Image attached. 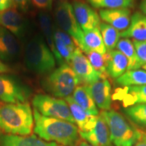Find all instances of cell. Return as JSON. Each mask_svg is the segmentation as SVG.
I'll return each mask as SVG.
<instances>
[{
	"mask_svg": "<svg viewBox=\"0 0 146 146\" xmlns=\"http://www.w3.org/2000/svg\"><path fill=\"white\" fill-rule=\"evenodd\" d=\"M33 116L34 132L41 139L62 146H75L81 141L79 130L74 124L43 116L35 108Z\"/></svg>",
	"mask_w": 146,
	"mask_h": 146,
	"instance_id": "obj_1",
	"label": "cell"
},
{
	"mask_svg": "<svg viewBox=\"0 0 146 146\" xmlns=\"http://www.w3.org/2000/svg\"><path fill=\"white\" fill-rule=\"evenodd\" d=\"M33 113L28 102L0 103V129L5 134L29 135L33 131Z\"/></svg>",
	"mask_w": 146,
	"mask_h": 146,
	"instance_id": "obj_2",
	"label": "cell"
},
{
	"mask_svg": "<svg viewBox=\"0 0 146 146\" xmlns=\"http://www.w3.org/2000/svg\"><path fill=\"white\" fill-rule=\"evenodd\" d=\"M25 63L27 68L39 75L50 74L56 66V58L43 37L36 35L25 47Z\"/></svg>",
	"mask_w": 146,
	"mask_h": 146,
	"instance_id": "obj_3",
	"label": "cell"
},
{
	"mask_svg": "<svg viewBox=\"0 0 146 146\" xmlns=\"http://www.w3.org/2000/svg\"><path fill=\"white\" fill-rule=\"evenodd\" d=\"M100 114L106 122L111 141L115 146H134L141 140L143 131L131 125L120 113L110 110Z\"/></svg>",
	"mask_w": 146,
	"mask_h": 146,
	"instance_id": "obj_4",
	"label": "cell"
},
{
	"mask_svg": "<svg viewBox=\"0 0 146 146\" xmlns=\"http://www.w3.org/2000/svg\"><path fill=\"white\" fill-rule=\"evenodd\" d=\"M78 84L75 73L70 66L64 64L45 76L42 87L55 98H66L73 94Z\"/></svg>",
	"mask_w": 146,
	"mask_h": 146,
	"instance_id": "obj_5",
	"label": "cell"
},
{
	"mask_svg": "<svg viewBox=\"0 0 146 146\" xmlns=\"http://www.w3.org/2000/svg\"><path fill=\"white\" fill-rule=\"evenodd\" d=\"M54 18L56 26L69 35L76 46L82 50L84 32L76 21L72 3L66 0H60L56 5Z\"/></svg>",
	"mask_w": 146,
	"mask_h": 146,
	"instance_id": "obj_6",
	"label": "cell"
},
{
	"mask_svg": "<svg viewBox=\"0 0 146 146\" xmlns=\"http://www.w3.org/2000/svg\"><path fill=\"white\" fill-rule=\"evenodd\" d=\"M32 104L34 108L43 116L75 123L65 100L48 95L36 94L33 98Z\"/></svg>",
	"mask_w": 146,
	"mask_h": 146,
	"instance_id": "obj_7",
	"label": "cell"
},
{
	"mask_svg": "<svg viewBox=\"0 0 146 146\" xmlns=\"http://www.w3.org/2000/svg\"><path fill=\"white\" fill-rule=\"evenodd\" d=\"M31 89L8 74H0V101L6 104L27 102L31 96Z\"/></svg>",
	"mask_w": 146,
	"mask_h": 146,
	"instance_id": "obj_8",
	"label": "cell"
},
{
	"mask_svg": "<svg viewBox=\"0 0 146 146\" xmlns=\"http://www.w3.org/2000/svg\"><path fill=\"white\" fill-rule=\"evenodd\" d=\"M68 65L78 77L79 84L83 85H89L101 78L79 47H76Z\"/></svg>",
	"mask_w": 146,
	"mask_h": 146,
	"instance_id": "obj_9",
	"label": "cell"
},
{
	"mask_svg": "<svg viewBox=\"0 0 146 146\" xmlns=\"http://www.w3.org/2000/svg\"><path fill=\"white\" fill-rule=\"evenodd\" d=\"M72 5L76 21L83 32L99 28L101 19L98 12L90 5L81 0H74Z\"/></svg>",
	"mask_w": 146,
	"mask_h": 146,
	"instance_id": "obj_10",
	"label": "cell"
},
{
	"mask_svg": "<svg viewBox=\"0 0 146 146\" xmlns=\"http://www.w3.org/2000/svg\"><path fill=\"white\" fill-rule=\"evenodd\" d=\"M0 26L7 29L18 39H22L27 33L28 25L19 10L10 8L0 12Z\"/></svg>",
	"mask_w": 146,
	"mask_h": 146,
	"instance_id": "obj_11",
	"label": "cell"
},
{
	"mask_svg": "<svg viewBox=\"0 0 146 146\" xmlns=\"http://www.w3.org/2000/svg\"><path fill=\"white\" fill-rule=\"evenodd\" d=\"M112 100L122 104L124 108L146 104V85L119 87L112 94Z\"/></svg>",
	"mask_w": 146,
	"mask_h": 146,
	"instance_id": "obj_12",
	"label": "cell"
},
{
	"mask_svg": "<svg viewBox=\"0 0 146 146\" xmlns=\"http://www.w3.org/2000/svg\"><path fill=\"white\" fill-rule=\"evenodd\" d=\"M79 134L83 139L93 146H113L108 127L101 114L97 117L94 129L87 132L79 131Z\"/></svg>",
	"mask_w": 146,
	"mask_h": 146,
	"instance_id": "obj_13",
	"label": "cell"
},
{
	"mask_svg": "<svg viewBox=\"0 0 146 146\" xmlns=\"http://www.w3.org/2000/svg\"><path fill=\"white\" fill-rule=\"evenodd\" d=\"M21 55V45L18 38L0 26V61L12 62Z\"/></svg>",
	"mask_w": 146,
	"mask_h": 146,
	"instance_id": "obj_14",
	"label": "cell"
},
{
	"mask_svg": "<svg viewBox=\"0 0 146 146\" xmlns=\"http://www.w3.org/2000/svg\"><path fill=\"white\" fill-rule=\"evenodd\" d=\"M97 107L102 111L110 110L112 106V87L108 78H100L87 85Z\"/></svg>",
	"mask_w": 146,
	"mask_h": 146,
	"instance_id": "obj_15",
	"label": "cell"
},
{
	"mask_svg": "<svg viewBox=\"0 0 146 146\" xmlns=\"http://www.w3.org/2000/svg\"><path fill=\"white\" fill-rule=\"evenodd\" d=\"M100 19L118 31L127 30L131 23V10L129 9H112L100 10Z\"/></svg>",
	"mask_w": 146,
	"mask_h": 146,
	"instance_id": "obj_16",
	"label": "cell"
},
{
	"mask_svg": "<svg viewBox=\"0 0 146 146\" xmlns=\"http://www.w3.org/2000/svg\"><path fill=\"white\" fill-rule=\"evenodd\" d=\"M65 101L68 104L74 123L77 125L79 131L87 132L94 129L98 116H94L86 112L74 102L72 96L65 98Z\"/></svg>",
	"mask_w": 146,
	"mask_h": 146,
	"instance_id": "obj_17",
	"label": "cell"
},
{
	"mask_svg": "<svg viewBox=\"0 0 146 146\" xmlns=\"http://www.w3.org/2000/svg\"><path fill=\"white\" fill-rule=\"evenodd\" d=\"M0 146H62L35 135H14L0 133Z\"/></svg>",
	"mask_w": 146,
	"mask_h": 146,
	"instance_id": "obj_18",
	"label": "cell"
},
{
	"mask_svg": "<svg viewBox=\"0 0 146 146\" xmlns=\"http://www.w3.org/2000/svg\"><path fill=\"white\" fill-rule=\"evenodd\" d=\"M120 36L133 39L135 41H146V16L137 12L131 16V23L127 30L120 33Z\"/></svg>",
	"mask_w": 146,
	"mask_h": 146,
	"instance_id": "obj_19",
	"label": "cell"
},
{
	"mask_svg": "<svg viewBox=\"0 0 146 146\" xmlns=\"http://www.w3.org/2000/svg\"><path fill=\"white\" fill-rule=\"evenodd\" d=\"M72 98L74 102L89 114L98 116L99 110L90 94L87 85L77 86L74 89Z\"/></svg>",
	"mask_w": 146,
	"mask_h": 146,
	"instance_id": "obj_20",
	"label": "cell"
},
{
	"mask_svg": "<svg viewBox=\"0 0 146 146\" xmlns=\"http://www.w3.org/2000/svg\"><path fill=\"white\" fill-rule=\"evenodd\" d=\"M109 53L110 60L107 68L108 75L116 79L127 70L128 60L124 54L117 50L110 51Z\"/></svg>",
	"mask_w": 146,
	"mask_h": 146,
	"instance_id": "obj_21",
	"label": "cell"
},
{
	"mask_svg": "<svg viewBox=\"0 0 146 146\" xmlns=\"http://www.w3.org/2000/svg\"><path fill=\"white\" fill-rule=\"evenodd\" d=\"M116 49L120 51L127 58L128 60L127 70H137V69H139L143 66L140 60L139 59L133 42L129 39L123 38L119 40Z\"/></svg>",
	"mask_w": 146,
	"mask_h": 146,
	"instance_id": "obj_22",
	"label": "cell"
},
{
	"mask_svg": "<svg viewBox=\"0 0 146 146\" xmlns=\"http://www.w3.org/2000/svg\"><path fill=\"white\" fill-rule=\"evenodd\" d=\"M82 51L83 53L90 51L100 54L107 52L99 28L84 32L83 47Z\"/></svg>",
	"mask_w": 146,
	"mask_h": 146,
	"instance_id": "obj_23",
	"label": "cell"
},
{
	"mask_svg": "<svg viewBox=\"0 0 146 146\" xmlns=\"http://www.w3.org/2000/svg\"><path fill=\"white\" fill-rule=\"evenodd\" d=\"M38 20H39V26L43 32V36H44L46 43L50 47L54 55L56 60L58 58V54L56 52V47L54 43V25L52 23V19L50 16L47 14L46 12H40L38 15Z\"/></svg>",
	"mask_w": 146,
	"mask_h": 146,
	"instance_id": "obj_24",
	"label": "cell"
},
{
	"mask_svg": "<svg viewBox=\"0 0 146 146\" xmlns=\"http://www.w3.org/2000/svg\"><path fill=\"white\" fill-rule=\"evenodd\" d=\"M120 87L140 86L146 85V71L141 69L127 70L123 75L116 79Z\"/></svg>",
	"mask_w": 146,
	"mask_h": 146,
	"instance_id": "obj_25",
	"label": "cell"
},
{
	"mask_svg": "<svg viewBox=\"0 0 146 146\" xmlns=\"http://www.w3.org/2000/svg\"><path fill=\"white\" fill-rule=\"evenodd\" d=\"M88 58L93 68L99 74L101 78H108L107 68L110 60V53L107 52L105 54H100L96 52H87L84 53Z\"/></svg>",
	"mask_w": 146,
	"mask_h": 146,
	"instance_id": "obj_26",
	"label": "cell"
},
{
	"mask_svg": "<svg viewBox=\"0 0 146 146\" xmlns=\"http://www.w3.org/2000/svg\"><path fill=\"white\" fill-rule=\"evenodd\" d=\"M99 29L107 52L115 50L121 37L119 31L105 23H100Z\"/></svg>",
	"mask_w": 146,
	"mask_h": 146,
	"instance_id": "obj_27",
	"label": "cell"
},
{
	"mask_svg": "<svg viewBox=\"0 0 146 146\" xmlns=\"http://www.w3.org/2000/svg\"><path fill=\"white\" fill-rule=\"evenodd\" d=\"M89 5L100 10L129 9L135 5V0H87Z\"/></svg>",
	"mask_w": 146,
	"mask_h": 146,
	"instance_id": "obj_28",
	"label": "cell"
},
{
	"mask_svg": "<svg viewBox=\"0 0 146 146\" xmlns=\"http://www.w3.org/2000/svg\"><path fill=\"white\" fill-rule=\"evenodd\" d=\"M124 112L136 125L146 127V104L125 108Z\"/></svg>",
	"mask_w": 146,
	"mask_h": 146,
	"instance_id": "obj_29",
	"label": "cell"
},
{
	"mask_svg": "<svg viewBox=\"0 0 146 146\" xmlns=\"http://www.w3.org/2000/svg\"><path fill=\"white\" fill-rule=\"evenodd\" d=\"M133 44L135 47L139 59L143 64H146V41H133Z\"/></svg>",
	"mask_w": 146,
	"mask_h": 146,
	"instance_id": "obj_30",
	"label": "cell"
},
{
	"mask_svg": "<svg viewBox=\"0 0 146 146\" xmlns=\"http://www.w3.org/2000/svg\"><path fill=\"white\" fill-rule=\"evenodd\" d=\"M36 8L43 10H50L52 8L53 0H31Z\"/></svg>",
	"mask_w": 146,
	"mask_h": 146,
	"instance_id": "obj_31",
	"label": "cell"
},
{
	"mask_svg": "<svg viewBox=\"0 0 146 146\" xmlns=\"http://www.w3.org/2000/svg\"><path fill=\"white\" fill-rule=\"evenodd\" d=\"M12 5L18 10L26 12L29 10L30 5V0H11Z\"/></svg>",
	"mask_w": 146,
	"mask_h": 146,
	"instance_id": "obj_32",
	"label": "cell"
},
{
	"mask_svg": "<svg viewBox=\"0 0 146 146\" xmlns=\"http://www.w3.org/2000/svg\"><path fill=\"white\" fill-rule=\"evenodd\" d=\"M11 0H0V12H2L12 6Z\"/></svg>",
	"mask_w": 146,
	"mask_h": 146,
	"instance_id": "obj_33",
	"label": "cell"
},
{
	"mask_svg": "<svg viewBox=\"0 0 146 146\" xmlns=\"http://www.w3.org/2000/svg\"><path fill=\"white\" fill-rule=\"evenodd\" d=\"M11 68L10 66L5 64L4 62L0 61V74H5V73H9L11 72Z\"/></svg>",
	"mask_w": 146,
	"mask_h": 146,
	"instance_id": "obj_34",
	"label": "cell"
},
{
	"mask_svg": "<svg viewBox=\"0 0 146 146\" xmlns=\"http://www.w3.org/2000/svg\"><path fill=\"white\" fill-rule=\"evenodd\" d=\"M139 8L141 11V13L146 16V0H141L139 5Z\"/></svg>",
	"mask_w": 146,
	"mask_h": 146,
	"instance_id": "obj_35",
	"label": "cell"
},
{
	"mask_svg": "<svg viewBox=\"0 0 146 146\" xmlns=\"http://www.w3.org/2000/svg\"><path fill=\"white\" fill-rule=\"evenodd\" d=\"M75 146H93L91 145V144H89V143H87L86 141H80L79 143H78L77 145H75Z\"/></svg>",
	"mask_w": 146,
	"mask_h": 146,
	"instance_id": "obj_36",
	"label": "cell"
},
{
	"mask_svg": "<svg viewBox=\"0 0 146 146\" xmlns=\"http://www.w3.org/2000/svg\"><path fill=\"white\" fill-rule=\"evenodd\" d=\"M134 146H146V142L141 140V141H138Z\"/></svg>",
	"mask_w": 146,
	"mask_h": 146,
	"instance_id": "obj_37",
	"label": "cell"
},
{
	"mask_svg": "<svg viewBox=\"0 0 146 146\" xmlns=\"http://www.w3.org/2000/svg\"><path fill=\"white\" fill-rule=\"evenodd\" d=\"M142 141L146 142V133L144 131H142V137H141Z\"/></svg>",
	"mask_w": 146,
	"mask_h": 146,
	"instance_id": "obj_38",
	"label": "cell"
},
{
	"mask_svg": "<svg viewBox=\"0 0 146 146\" xmlns=\"http://www.w3.org/2000/svg\"><path fill=\"white\" fill-rule=\"evenodd\" d=\"M142 68H143L144 70L146 71V64H144V65L143 66H142Z\"/></svg>",
	"mask_w": 146,
	"mask_h": 146,
	"instance_id": "obj_39",
	"label": "cell"
}]
</instances>
